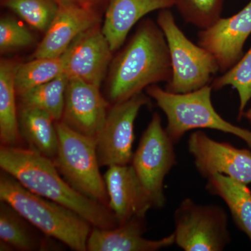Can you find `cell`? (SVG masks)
Returning <instances> with one entry per match:
<instances>
[{"label":"cell","mask_w":251,"mask_h":251,"mask_svg":"<svg viewBox=\"0 0 251 251\" xmlns=\"http://www.w3.org/2000/svg\"><path fill=\"white\" fill-rule=\"evenodd\" d=\"M0 167L31 192L62 204L87 220L93 227L120 226L108 206L81 194L63 178L54 162L25 147H0Z\"/></svg>","instance_id":"1"},{"label":"cell","mask_w":251,"mask_h":251,"mask_svg":"<svg viewBox=\"0 0 251 251\" xmlns=\"http://www.w3.org/2000/svg\"><path fill=\"white\" fill-rule=\"evenodd\" d=\"M172 64L166 37L158 25L143 21L112 62L107 100L120 103L142 93L149 86L170 80Z\"/></svg>","instance_id":"2"},{"label":"cell","mask_w":251,"mask_h":251,"mask_svg":"<svg viewBox=\"0 0 251 251\" xmlns=\"http://www.w3.org/2000/svg\"><path fill=\"white\" fill-rule=\"evenodd\" d=\"M0 201L8 203L48 237L73 251H87L92 226L66 206L36 195L1 170Z\"/></svg>","instance_id":"3"},{"label":"cell","mask_w":251,"mask_h":251,"mask_svg":"<svg viewBox=\"0 0 251 251\" xmlns=\"http://www.w3.org/2000/svg\"><path fill=\"white\" fill-rule=\"evenodd\" d=\"M212 90L210 84L193 92L176 94L153 85L147 87L146 92L166 115V130L173 143H179L189 130L210 128L234 135L251 148V131L229 123L216 111L211 102Z\"/></svg>","instance_id":"4"},{"label":"cell","mask_w":251,"mask_h":251,"mask_svg":"<svg viewBox=\"0 0 251 251\" xmlns=\"http://www.w3.org/2000/svg\"><path fill=\"white\" fill-rule=\"evenodd\" d=\"M157 24L164 34L171 56L172 76L166 90L184 94L210 85L214 75L220 72L212 54L186 37L169 9L160 11Z\"/></svg>","instance_id":"5"},{"label":"cell","mask_w":251,"mask_h":251,"mask_svg":"<svg viewBox=\"0 0 251 251\" xmlns=\"http://www.w3.org/2000/svg\"><path fill=\"white\" fill-rule=\"evenodd\" d=\"M58 150L54 163L63 178L81 194L108 206V196L100 174L97 140L80 134L62 122H55Z\"/></svg>","instance_id":"6"},{"label":"cell","mask_w":251,"mask_h":251,"mask_svg":"<svg viewBox=\"0 0 251 251\" xmlns=\"http://www.w3.org/2000/svg\"><path fill=\"white\" fill-rule=\"evenodd\" d=\"M175 243L185 251H222L230 243L226 211L184 199L174 214Z\"/></svg>","instance_id":"7"},{"label":"cell","mask_w":251,"mask_h":251,"mask_svg":"<svg viewBox=\"0 0 251 251\" xmlns=\"http://www.w3.org/2000/svg\"><path fill=\"white\" fill-rule=\"evenodd\" d=\"M174 145L163 128L159 114L155 112L130 163L152 200L153 207L158 209L166 204L165 178L177 163Z\"/></svg>","instance_id":"8"},{"label":"cell","mask_w":251,"mask_h":251,"mask_svg":"<svg viewBox=\"0 0 251 251\" xmlns=\"http://www.w3.org/2000/svg\"><path fill=\"white\" fill-rule=\"evenodd\" d=\"M150 103V99L140 93L125 101L110 105L97 139L100 167L131 163L135 119L142 107Z\"/></svg>","instance_id":"9"},{"label":"cell","mask_w":251,"mask_h":251,"mask_svg":"<svg viewBox=\"0 0 251 251\" xmlns=\"http://www.w3.org/2000/svg\"><path fill=\"white\" fill-rule=\"evenodd\" d=\"M188 150L194 158L198 173L206 179L219 173L244 184H251L250 150L216 141L202 131L191 133Z\"/></svg>","instance_id":"10"},{"label":"cell","mask_w":251,"mask_h":251,"mask_svg":"<svg viewBox=\"0 0 251 251\" xmlns=\"http://www.w3.org/2000/svg\"><path fill=\"white\" fill-rule=\"evenodd\" d=\"M113 51L100 25L77 36L62 54L64 74L100 87L111 62Z\"/></svg>","instance_id":"11"},{"label":"cell","mask_w":251,"mask_h":251,"mask_svg":"<svg viewBox=\"0 0 251 251\" xmlns=\"http://www.w3.org/2000/svg\"><path fill=\"white\" fill-rule=\"evenodd\" d=\"M99 87L76 77L69 78L61 120L72 129L96 140L111 105Z\"/></svg>","instance_id":"12"},{"label":"cell","mask_w":251,"mask_h":251,"mask_svg":"<svg viewBox=\"0 0 251 251\" xmlns=\"http://www.w3.org/2000/svg\"><path fill=\"white\" fill-rule=\"evenodd\" d=\"M251 34V0L229 18H220L210 27L198 33V45L212 54L220 72L231 69L244 55L243 49Z\"/></svg>","instance_id":"13"},{"label":"cell","mask_w":251,"mask_h":251,"mask_svg":"<svg viewBox=\"0 0 251 251\" xmlns=\"http://www.w3.org/2000/svg\"><path fill=\"white\" fill-rule=\"evenodd\" d=\"M103 177L108 207L116 216L119 224L134 217H144L153 207L152 200L131 164L108 167Z\"/></svg>","instance_id":"14"},{"label":"cell","mask_w":251,"mask_h":251,"mask_svg":"<svg viewBox=\"0 0 251 251\" xmlns=\"http://www.w3.org/2000/svg\"><path fill=\"white\" fill-rule=\"evenodd\" d=\"M100 21L98 12L93 8L79 4L59 5L33 58L60 57L77 36L100 25Z\"/></svg>","instance_id":"15"},{"label":"cell","mask_w":251,"mask_h":251,"mask_svg":"<svg viewBox=\"0 0 251 251\" xmlns=\"http://www.w3.org/2000/svg\"><path fill=\"white\" fill-rule=\"evenodd\" d=\"M147 231L145 216L134 217L115 228L92 227L87 251H156L175 243V234L159 240L145 239Z\"/></svg>","instance_id":"16"},{"label":"cell","mask_w":251,"mask_h":251,"mask_svg":"<svg viewBox=\"0 0 251 251\" xmlns=\"http://www.w3.org/2000/svg\"><path fill=\"white\" fill-rule=\"evenodd\" d=\"M174 6L175 0H110L102 31L112 50L124 45L130 29L144 16Z\"/></svg>","instance_id":"17"},{"label":"cell","mask_w":251,"mask_h":251,"mask_svg":"<svg viewBox=\"0 0 251 251\" xmlns=\"http://www.w3.org/2000/svg\"><path fill=\"white\" fill-rule=\"evenodd\" d=\"M53 238L41 232L8 203L0 202V241L14 251L58 250Z\"/></svg>","instance_id":"18"},{"label":"cell","mask_w":251,"mask_h":251,"mask_svg":"<svg viewBox=\"0 0 251 251\" xmlns=\"http://www.w3.org/2000/svg\"><path fill=\"white\" fill-rule=\"evenodd\" d=\"M18 129L27 148L54 161L58 150V134L55 121L39 109L18 106Z\"/></svg>","instance_id":"19"},{"label":"cell","mask_w":251,"mask_h":251,"mask_svg":"<svg viewBox=\"0 0 251 251\" xmlns=\"http://www.w3.org/2000/svg\"><path fill=\"white\" fill-rule=\"evenodd\" d=\"M20 62L14 59L0 62V142L6 147L23 146L18 129V104L15 76Z\"/></svg>","instance_id":"20"},{"label":"cell","mask_w":251,"mask_h":251,"mask_svg":"<svg viewBox=\"0 0 251 251\" xmlns=\"http://www.w3.org/2000/svg\"><path fill=\"white\" fill-rule=\"evenodd\" d=\"M206 189L226 202L236 226L251 242V191L247 184L216 173L208 178Z\"/></svg>","instance_id":"21"},{"label":"cell","mask_w":251,"mask_h":251,"mask_svg":"<svg viewBox=\"0 0 251 251\" xmlns=\"http://www.w3.org/2000/svg\"><path fill=\"white\" fill-rule=\"evenodd\" d=\"M69 77L62 74L18 97V106L39 109L49 113L55 122L62 120Z\"/></svg>","instance_id":"22"},{"label":"cell","mask_w":251,"mask_h":251,"mask_svg":"<svg viewBox=\"0 0 251 251\" xmlns=\"http://www.w3.org/2000/svg\"><path fill=\"white\" fill-rule=\"evenodd\" d=\"M64 74L62 56L58 57L33 58L30 62L20 63L15 76L17 97L31 89L57 78Z\"/></svg>","instance_id":"23"},{"label":"cell","mask_w":251,"mask_h":251,"mask_svg":"<svg viewBox=\"0 0 251 251\" xmlns=\"http://www.w3.org/2000/svg\"><path fill=\"white\" fill-rule=\"evenodd\" d=\"M211 85L216 91L226 86H231L237 91L239 97L238 120H242L246 107L251 100V47L233 67L214 79Z\"/></svg>","instance_id":"24"},{"label":"cell","mask_w":251,"mask_h":251,"mask_svg":"<svg viewBox=\"0 0 251 251\" xmlns=\"http://www.w3.org/2000/svg\"><path fill=\"white\" fill-rule=\"evenodd\" d=\"M4 5L37 30L46 33L58 10L54 0H5Z\"/></svg>","instance_id":"25"},{"label":"cell","mask_w":251,"mask_h":251,"mask_svg":"<svg viewBox=\"0 0 251 251\" xmlns=\"http://www.w3.org/2000/svg\"><path fill=\"white\" fill-rule=\"evenodd\" d=\"M224 0H175L185 22L201 29L210 27L221 18Z\"/></svg>","instance_id":"26"},{"label":"cell","mask_w":251,"mask_h":251,"mask_svg":"<svg viewBox=\"0 0 251 251\" xmlns=\"http://www.w3.org/2000/svg\"><path fill=\"white\" fill-rule=\"evenodd\" d=\"M34 36L29 29L11 17L0 21V52L6 53L27 47L34 43Z\"/></svg>","instance_id":"27"},{"label":"cell","mask_w":251,"mask_h":251,"mask_svg":"<svg viewBox=\"0 0 251 251\" xmlns=\"http://www.w3.org/2000/svg\"><path fill=\"white\" fill-rule=\"evenodd\" d=\"M103 1L104 0H79L82 6H85L86 7L93 8V9H94V6H97Z\"/></svg>","instance_id":"28"},{"label":"cell","mask_w":251,"mask_h":251,"mask_svg":"<svg viewBox=\"0 0 251 251\" xmlns=\"http://www.w3.org/2000/svg\"><path fill=\"white\" fill-rule=\"evenodd\" d=\"M59 5L79 4H81L79 0H54ZM82 5V4H81Z\"/></svg>","instance_id":"29"},{"label":"cell","mask_w":251,"mask_h":251,"mask_svg":"<svg viewBox=\"0 0 251 251\" xmlns=\"http://www.w3.org/2000/svg\"><path fill=\"white\" fill-rule=\"evenodd\" d=\"M0 251H14L13 248L8 244L7 243L0 241Z\"/></svg>","instance_id":"30"},{"label":"cell","mask_w":251,"mask_h":251,"mask_svg":"<svg viewBox=\"0 0 251 251\" xmlns=\"http://www.w3.org/2000/svg\"><path fill=\"white\" fill-rule=\"evenodd\" d=\"M243 117H245L251 125V108L249 109L247 111L244 112Z\"/></svg>","instance_id":"31"}]
</instances>
